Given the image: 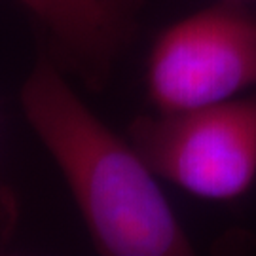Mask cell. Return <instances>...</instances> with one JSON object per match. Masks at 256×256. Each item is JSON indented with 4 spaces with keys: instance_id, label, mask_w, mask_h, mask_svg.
<instances>
[{
    "instance_id": "7a4b0ae2",
    "label": "cell",
    "mask_w": 256,
    "mask_h": 256,
    "mask_svg": "<svg viewBox=\"0 0 256 256\" xmlns=\"http://www.w3.org/2000/svg\"><path fill=\"white\" fill-rule=\"evenodd\" d=\"M129 140L156 176L202 200H236L256 180V97L138 116Z\"/></svg>"
},
{
    "instance_id": "277c9868",
    "label": "cell",
    "mask_w": 256,
    "mask_h": 256,
    "mask_svg": "<svg viewBox=\"0 0 256 256\" xmlns=\"http://www.w3.org/2000/svg\"><path fill=\"white\" fill-rule=\"evenodd\" d=\"M38 27L46 55L92 88L108 80L144 0H14Z\"/></svg>"
},
{
    "instance_id": "6da1fadb",
    "label": "cell",
    "mask_w": 256,
    "mask_h": 256,
    "mask_svg": "<svg viewBox=\"0 0 256 256\" xmlns=\"http://www.w3.org/2000/svg\"><path fill=\"white\" fill-rule=\"evenodd\" d=\"M25 120L66 180L95 248L106 256H184L194 248L158 176L40 55L21 88Z\"/></svg>"
},
{
    "instance_id": "3957f363",
    "label": "cell",
    "mask_w": 256,
    "mask_h": 256,
    "mask_svg": "<svg viewBox=\"0 0 256 256\" xmlns=\"http://www.w3.org/2000/svg\"><path fill=\"white\" fill-rule=\"evenodd\" d=\"M256 88V14L230 4L200 10L162 30L146 59L156 112L207 106Z\"/></svg>"
}]
</instances>
